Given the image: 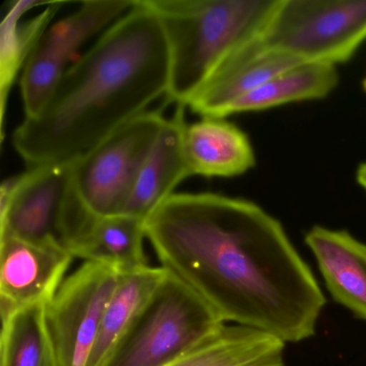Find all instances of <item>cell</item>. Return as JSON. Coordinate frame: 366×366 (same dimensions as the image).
<instances>
[{"label": "cell", "instance_id": "20", "mask_svg": "<svg viewBox=\"0 0 366 366\" xmlns=\"http://www.w3.org/2000/svg\"><path fill=\"white\" fill-rule=\"evenodd\" d=\"M355 179H357V184L363 188L364 192H366V162L360 164L357 167V173H355Z\"/></svg>", "mask_w": 366, "mask_h": 366}, {"label": "cell", "instance_id": "17", "mask_svg": "<svg viewBox=\"0 0 366 366\" xmlns=\"http://www.w3.org/2000/svg\"><path fill=\"white\" fill-rule=\"evenodd\" d=\"M340 82L337 67L307 63L274 76L228 107L224 119L237 113L259 112L295 102L327 97Z\"/></svg>", "mask_w": 366, "mask_h": 366}, {"label": "cell", "instance_id": "3", "mask_svg": "<svg viewBox=\"0 0 366 366\" xmlns=\"http://www.w3.org/2000/svg\"><path fill=\"white\" fill-rule=\"evenodd\" d=\"M170 55L168 102L187 107L222 59L262 27L275 0H144Z\"/></svg>", "mask_w": 366, "mask_h": 366}, {"label": "cell", "instance_id": "1", "mask_svg": "<svg viewBox=\"0 0 366 366\" xmlns=\"http://www.w3.org/2000/svg\"><path fill=\"white\" fill-rule=\"evenodd\" d=\"M160 267L224 322L284 342L315 335L327 300L282 224L260 205L213 192L173 194L145 220Z\"/></svg>", "mask_w": 366, "mask_h": 366}, {"label": "cell", "instance_id": "5", "mask_svg": "<svg viewBox=\"0 0 366 366\" xmlns=\"http://www.w3.org/2000/svg\"><path fill=\"white\" fill-rule=\"evenodd\" d=\"M227 323L185 282L167 274L104 366H168Z\"/></svg>", "mask_w": 366, "mask_h": 366}, {"label": "cell", "instance_id": "11", "mask_svg": "<svg viewBox=\"0 0 366 366\" xmlns=\"http://www.w3.org/2000/svg\"><path fill=\"white\" fill-rule=\"evenodd\" d=\"M187 107L177 106L168 119L155 147L152 149L124 203L121 214L147 220L174 189L192 177L183 147V134L187 122Z\"/></svg>", "mask_w": 366, "mask_h": 366}, {"label": "cell", "instance_id": "2", "mask_svg": "<svg viewBox=\"0 0 366 366\" xmlns=\"http://www.w3.org/2000/svg\"><path fill=\"white\" fill-rule=\"evenodd\" d=\"M169 79L162 23L144 0H134L68 67L41 111L16 127L14 149L29 167L74 162L167 96Z\"/></svg>", "mask_w": 366, "mask_h": 366}, {"label": "cell", "instance_id": "8", "mask_svg": "<svg viewBox=\"0 0 366 366\" xmlns=\"http://www.w3.org/2000/svg\"><path fill=\"white\" fill-rule=\"evenodd\" d=\"M119 272L84 262L65 278L44 307V323L54 366H86Z\"/></svg>", "mask_w": 366, "mask_h": 366}, {"label": "cell", "instance_id": "21", "mask_svg": "<svg viewBox=\"0 0 366 366\" xmlns=\"http://www.w3.org/2000/svg\"><path fill=\"white\" fill-rule=\"evenodd\" d=\"M362 86H363L364 92L366 93V76L364 78L363 82H362Z\"/></svg>", "mask_w": 366, "mask_h": 366}, {"label": "cell", "instance_id": "6", "mask_svg": "<svg viewBox=\"0 0 366 366\" xmlns=\"http://www.w3.org/2000/svg\"><path fill=\"white\" fill-rule=\"evenodd\" d=\"M91 216L74 192V162L29 167L0 189V237L68 250Z\"/></svg>", "mask_w": 366, "mask_h": 366}, {"label": "cell", "instance_id": "18", "mask_svg": "<svg viewBox=\"0 0 366 366\" xmlns=\"http://www.w3.org/2000/svg\"><path fill=\"white\" fill-rule=\"evenodd\" d=\"M44 5L41 1L20 0L12 4L4 19L0 33V78H1V122L5 119L8 94L18 76L29 61L42 35L50 27L54 16L64 3H50L44 11L20 24L21 18L34 7Z\"/></svg>", "mask_w": 366, "mask_h": 366}, {"label": "cell", "instance_id": "12", "mask_svg": "<svg viewBox=\"0 0 366 366\" xmlns=\"http://www.w3.org/2000/svg\"><path fill=\"white\" fill-rule=\"evenodd\" d=\"M332 297L366 321V243L346 230L314 226L305 235Z\"/></svg>", "mask_w": 366, "mask_h": 366}, {"label": "cell", "instance_id": "14", "mask_svg": "<svg viewBox=\"0 0 366 366\" xmlns=\"http://www.w3.org/2000/svg\"><path fill=\"white\" fill-rule=\"evenodd\" d=\"M145 220L132 216H92L70 244V254L102 263L119 273L149 267L144 252Z\"/></svg>", "mask_w": 366, "mask_h": 366}, {"label": "cell", "instance_id": "10", "mask_svg": "<svg viewBox=\"0 0 366 366\" xmlns=\"http://www.w3.org/2000/svg\"><path fill=\"white\" fill-rule=\"evenodd\" d=\"M74 257L55 244L0 237L1 317L27 306L46 305L54 297Z\"/></svg>", "mask_w": 366, "mask_h": 366}, {"label": "cell", "instance_id": "16", "mask_svg": "<svg viewBox=\"0 0 366 366\" xmlns=\"http://www.w3.org/2000/svg\"><path fill=\"white\" fill-rule=\"evenodd\" d=\"M286 342L239 325H226L216 335L168 366H284Z\"/></svg>", "mask_w": 366, "mask_h": 366}, {"label": "cell", "instance_id": "4", "mask_svg": "<svg viewBox=\"0 0 366 366\" xmlns=\"http://www.w3.org/2000/svg\"><path fill=\"white\" fill-rule=\"evenodd\" d=\"M247 41L262 52L337 67L366 41V0H275Z\"/></svg>", "mask_w": 366, "mask_h": 366}, {"label": "cell", "instance_id": "9", "mask_svg": "<svg viewBox=\"0 0 366 366\" xmlns=\"http://www.w3.org/2000/svg\"><path fill=\"white\" fill-rule=\"evenodd\" d=\"M134 5V0H89L67 18L50 25L22 70L25 117H35L41 111L76 51Z\"/></svg>", "mask_w": 366, "mask_h": 366}, {"label": "cell", "instance_id": "19", "mask_svg": "<svg viewBox=\"0 0 366 366\" xmlns=\"http://www.w3.org/2000/svg\"><path fill=\"white\" fill-rule=\"evenodd\" d=\"M44 307L27 306L1 317V366H54Z\"/></svg>", "mask_w": 366, "mask_h": 366}, {"label": "cell", "instance_id": "13", "mask_svg": "<svg viewBox=\"0 0 366 366\" xmlns=\"http://www.w3.org/2000/svg\"><path fill=\"white\" fill-rule=\"evenodd\" d=\"M183 147L192 175L234 177L256 166L247 134L224 117H202L187 124Z\"/></svg>", "mask_w": 366, "mask_h": 366}, {"label": "cell", "instance_id": "7", "mask_svg": "<svg viewBox=\"0 0 366 366\" xmlns=\"http://www.w3.org/2000/svg\"><path fill=\"white\" fill-rule=\"evenodd\" d=\"M168 119L145 111L74 160V192L91 215H119Z\"/></svg>", "mask_w": 366, "mask_h": 366}, {"label": "cell", "instance_id": "15", "mask_svg": "<svg viewBox=\"0 0 366 366\" xmlns=\"http://www.w3.org/2000/svg\"><path fill=\"white\" fill-rule=\"evenodd\" d=\"M168 271L149 267L119 273V284L107 306L97 340L86 366H104L142 314Z\"/></svg>", "mask_w": 366, "mask_h": 366}]
</instances>
